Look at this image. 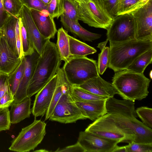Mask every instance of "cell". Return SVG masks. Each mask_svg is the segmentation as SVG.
Masks as SVG:
<instances>
[{
	"instance_id": "6da1fadb",
	"label": "cell",
	"mask_w": 152,
	"mask_h": 152,
	"mask_svg": "<svg viewBox=\"0 0 152 152\" xmlns=\"http://www.w3.org/2000/svg\"><path fill=\"white\" fill-rule=\"evenodd\" d=\"M61 63L56 44L49 40L38 60L28 85L27 97L37 93L56 74Z\"/></svg>"
},
{
	"instance_id": "7a4b0ae2",
	"label": "cell",
	"mask_w": 152,
	"mask_h": 152,
	"mask_svg": "<svg viewBox=\"0 0 152 152\" xmlns=\"http://www.w3.org/2000/svg\"><path fill=\"white\" fill-rule=\"evenodd\" d=\"M112 81L118 94L124 99L135 102L148 96L151 80L143 73H137L124 69L115 72Z\"/></svg>"
},
{
	"instance_id": "3957f363",
	"label": "cell",
	"mask_w": 152,
	"mask_h": 152,
	"mask_svg": "<svg viewBox=\"0 0 152 152\" xmlns=\"http://www.w3.org/2000/svg\"><path fill=\"white\" fill-rule=\"evenodd\" d=\"M108 67L116 72L126 69L142 54L152 48V41L134 39L110 46Z\"/></svg>"
},
{
	"instance_id": "277c9868",
	"label": "cell",
	"mask_w": 152,
	"mask_h": 152,
	"mask_svg": "<svg viewBox=\"0 0 152 152\" xmlns=\"http://www.w3.org/2000/svg\"><path fill=\"white\" fill-rule=\"evenodd\" d=\"M62 68L72 86H78L99 75L96 61L86 56H70Z\"/></svg>"
},
{
	"instance_id": "5b68a950",
	"label": "cell",
	"mask_w": 152,
	"mask_h": 152,
	"mask_svg": "<svg viewBox=\"0 0 152 152\" xmlns=\"http://www.w3.org/2000/svg\"><path fill=\"white\" fill-rule=\"evenodd\" d=\"M78 20L89 26L107 29L113 19L100 0H75Z\"/></svg>"
},
{
	"instance_id": "8992f818",
	"label": "cell",
	"mask_w": 152,
	"mask_h": 152,
	"mask_svg": "<svg viewBox=\"0 0 152 152\" xmlns=\"http://www.w3.org/2000/svg\"><path fill=\"white\" fill-rule=\"evenodd\" d=\"M46 126L44 121L35 119L31 124L22 129L12 140L9 150L18 152L34 150L43 140Z\"/></svg>"
},
{
	"instance_id": "52a82bcc",
	"label": "cell",
	"mask_w": 152,
	"mask_h": 152,
	"mask_svg": "<svg viewBox=\"0 0 152 152\" xmlns=\"http://www.w3.org/2000/svg\"><path fill=\"white\" fill-rule=\"evenodd\" d=\"M107 30L110 46L135 39L136 24L130 13L117 16Z\"/></svg>"
},
{
	"instance_id": "ba28073f",
	"label": "cell",
	"mask_w": 152,
	"mask_h": 152,
	"mask_svg": "<svg viewBox=\"0 0 152 152\" xmlns=\"http://www.w3.org/2000/svg\"><path fill=\"white\" fill-rule=\"evenodd\" d=\"M72 86H69L64 91L49 118V120L66 124L87 119L72 98L70 92Z\"/></svg>"
},
{
	"instance_id": "9c48e42d",
	"label": "cell",
	"mask_w": 152,
	"mask_h": 152,
	"mask_svg": "<svg viewBox=\"0 0 152 152\" xmlns=\"http://www.w3.org/2000/svg\"><path fill=\"white\" fill-rule=\"evenodd\" d=\"M85 131L120 142L129 143L132 141L125 132L115 124L110 114H106L94 121Z\"/></svg>"
},
{
	"instance_id": "30bf717a",
	"label": "cell",
	"mask_w": 152,
	"mask_h": 152,
	"mask_svg": "<svg viewBox=\"0 0 152 152\" xmlns=\"http://www.w3.org/2000/svg\"><path fill=\"white\" fill-rule=\"evenodd\" d=\"M115 124L122 129L134 142L138 143H152V129L136 118L126 117L119 114H110Z\"/></svg>"
},
{
	"instance_id": "8fae6325",
	"label": "cell",
	"mask_w": 152,
	"mask_h": 152,
	"mask_svg": "<svg viewBox=\"0 0 152 152\" xmlns=\"http://www.w3.org/2000/svg\"><path fill=\"white\" fill-rule=\"evenodd\" d=\"M130 13L136 24L135 39L152 41V0Z\"/></svg>"
},
{
	"instance_id": "7c38bea8",
	"label": "cell",
	"mask_w": 152,
	"mask_h": 152,
	"mask_svg": "<svg viewBox=\"0 0 152 152\" xmlns=\"http://www.w3.org/2000/svg\"><path fill=\"white\" fill-rule=\"evenodd\" d=\"M88 152H112L120 142L118 141L108 139L86 132L81 131L77 141Z\"/></svg>"
},
{
	"instance_id": "4fadbf2b",
	"label": "cell",
	"mask_w": 152,
	"mask_h": 152,
	"mask_svg": "<svg viewBox=\"0 0 152 152\" xmlns=\"http://www.w3.org/2000/svg\"><path fill=\"white\" fill-rule=\"evenodd\" d=\"M57 76L56 74L35 96L32 109L35 117L43 116L48 110L56 87Z\"/></svg>"
},
{
	"instance_id": "5bb4252c",
	"label": "cell",
	"mask_w": 152,
	"mask_h": 152,
	"mask_svg": "<svg viewBox=\"0 0 152 152\" xmlns=\"http://www.w3.org/2000/svg\"><path fill=\"white\" fill-rule=\"evenodd\" d=\"M33 44L34 49L41 56L46 44L50 40L45 38L40 33L33 20L29 9L23 5L20 16Z\"/></svg>"
},
{
	"instance_id": "9a60e30c",
	"label": "cell",
	"mask_w": 152,
	"mask_h": 152,
	"mask_svg": "<svg viewBox=\"0 0 152 152\" xmlns=\"http://www.w3.org/2000/svg\"><path fill=\"white\" fill-rule=\"evenodd\" d=\"M40 55L35 50L31 55L25 56L26 65L24 74L15 94L14 103L21 102L27 97V92L29 83L34 72Z\"/></svg>"
},
{
	"instance_id": "2e32d148",
	"label": "cell",
	"mask_w": 152,
	"mask_h": 152,
	"mask_svg": "<svg viewBox=\"0 0 152 152\" xmlns=\"http://www.w3.org/2000/svg\"><path fill=\"white\" fill-rule=\"evenodd\" d=\"M21 61L9 45L3 32L0 43V73L9 75L18 66Z\"/></svg>"
},
{
	"instance_id": "e0dca14e",
	"label": "cell",
	"mask_w": 152,
	"mask_h": 152,
	"mask_svg": "<svg viewBox=\"0 0 152 152\" xmlns=\"http://www.w3.org/2000/svg\"><path fill=\"white\" fill-rule=\"evenodd\" d=\"M30 10L34 22L41 34L46 39L54 38L57 30L53 18L47 10Z\"/></svg>"
},
{
	"instance_id": "ac0fdd59",
	"label": "cell",
	"mask_w": 152,
	"mask_h": 152,
	"mask_svg": "<svg viewBox=\"0 0 152 152\" xmlns=\"http://www.w3.org/2000/svg\"><path fill=\"white\" fill-rule=\"evenodd\" d=\"M77 86L99 96L112 97L118 94L112 84L104 80L99 75Z\"/></svg>"
},
{
	"instance_id": "d6986e66",
	"label": "cell",
	"mask_w": 152,
	"mask_h": 152,
	"mask_svg": "<svg viewBox=\"0 0 152 152\" xmlns=\"http://www.w3.org/2000/svg\"><path fill=\"white\" fill-rule=\"evenodd\" d=\"M134 104V102L129 100H121L113 97H109L105 101L106 114H118L127 117L136 118Z\"/></svg>"
},
{
	"instance_id": "ffe728a7",
	"label": "cell",
	"mask_w": 152,
	"mask_h": 152,
	"mask_svg": "<svg viewBox=\"0 0 152 152\" xmlns=\"http://www.w3.org/2000/svg\"><path fill=\"white\" fill-rule=\"evenodd\" d=\"M105 101L102 100L75 102L87 118L94 121L106 114Z\"/></svg>"
},
{
	"instance_id": "44dd1931",
	"label": "cell",
	"mask_w": 152,
	"mask_h": 152,
	"mask_svg": "<svg viewBox=\"0 0 152 152\" xmlns=\"http://www.w3.org/2000/svg\"><path fill=\"white\" fill-rule=\"evenodd\" d=\"M60 21L67 31L76 35L84 41L92 42L102 36L100 34L88 31L81 26L78 22L70 20L63 15L60 16Z\"/></svg>"
},
{
	"instance_id": "7402d4cb",
	"label": "cell",
	"mask_w": 152,
	"mask_h": 152,
	"mask_svg": "<svg viewBox=\"0 0 152 152\" xmlns=\"http://www.w3.org/2000/svg\"><path fill=\"white\" fill-rule=\"evenodd\" d=\"M56 74L57 76V84L50 104L45 114V121L49 119L52 115L55 107L65 89L72 86L68 81L62 68L59 67Z\"/></svg>"
},
{
	"instance_id": "603a6c76",
	"label": "cell",
	"mask_w": 152,
	"mask_h": 152,
	"mask_svg": "<svg viewBox=\"0 0 152 152\" xmlns=\"http://www.w3.org/2000/svg\"><path fill=\"white\" fill-rule=\"evenodd\" d=\"M31 99L27 97L21 102L11 104L10 116L11 124H17L30 116Z\"/></svg>"
},
{
	"instance_id": "cb8c5ba5",
	"label": "cell",
	"mask_w": 152,
	"mask_h": 152,
	"mask_svg": "<svg viewBox=\"0 0 152 152\" xmlns=\"http://www.w3.org/2000/svg\"><path fill=\"white\" fill-rule=\"evenodd\" d=\"M68 38L71 56H84L97 51L94 48L69 35Z\"/></svg>"
},
{
	"instance_id": "d4e9b609",
	"label": "cell",
	"mask_w": 152,
	"mask_h": 152,
	"mask_svg": "<svg viewBox=\"0 0 152 152\" xmlns=\"http://www.w3.org/2000/svg\"><path fill=\"white\" fill-rule=\"evenodd\" d=\"M19 18L10 16L1 28L5 35L9 45L18 57L16 46L15 27Z\"/></svg>"
},
{
	"instance_id": "484cf974",
	"label": "cell",
	"mask_w": 152,
	"mask_h": 152,
	"mask_svg": "<svg viewBox=\"0 0 152 152\" xmlns=\"http://www.w3.org/2000/svg\"><path fill=\"white\" fill-rule=\"evenodd\" d=\"M56 45L61 61H66L71 56L67 31L62 27L57 31Z\"/></svg>"
},
{
	"instance_id": "4316f807",
	"label": "cell",
	"mask_w": 152,
	"mask_h": 152,
	"mask_svg": "<svg viewBox=\"0 0 152 152\" xmlns=\"http://www.w3.org/2000/svg\"><path fill=\"white\" fill-rule=\"evenodd\" d=\"M152 61V48L141 54L125 69L137 73H142Z\"/></svg>"
},
{
	"instance_id": "83f0119b",
	"label": "cell",
	"mask_w": 152,
	"mask_h": 152,
	"mask_svg": "<svg viewBox=\"0 0 152 152\" xmlns=\"http://www.w3.org/2000/svg\"><path fill=\"white\" fill-rule=\"evenodd\" d=\"M19 19L20 42V54L19 58L21 59L23 57L32 54L35 49L32 41L20 17Z\"/></svg>"
},
{
	"instance_id": "f1b7e54d",
	"label": "cell",
	"mask_w": 152,
	"mask_h": 152,
	"mask_svg": "<svg viewBox=\"0 0 152 152\" xmlns=\"http://www.w3.org/2000/svg\"><path fill=\"white\" fill-rule=\"evenodd\" d=\"M25 57L15 70L8 75V81L10 91L14 96L23 76L25 68Z\"/></svg>"
},
{
	"instance_id": "f546056e",
	"label": "cell",
	"mask_w": 152,
	"mask_h": 152,
	"mask_svg": "<svg viewBox=\"0 0 152 152\" xmlns=\"http://www.w3.org/2000/svg\"><path fill=\"white\" fill-rule=\"evenodd\" d=\"M70 92L72 98L75 102L106 100L109 97L96 95L75 86H71Z\"/></svg>"
},
{
	"instance_id": "4dcf8cb0",
	"label": "cell",
	"mask_w": 152,
	"mask_h": 152,
	"mask_svg": "<svg viewBox=\"0 0 152 152\" xmlns=\"http://www.w3.org/2000/svg\"><path fill=\"white\" fill-rule=\"evenodd\" d=\"M144 4L142 0H119L118 15L131 13Z\"/></svg>"
},
{
	"instance_id": "1f68e13d",
	"label": "cell",
	"mask_w": 152,
	"mask_h": 152,
	"mask_svg": "<svg viewBox=\"0 0 152 152\" xmlns=\"http://www.w3.org/2000/svg\"><path fill=\"white\" fill-rule=\"evenodd\" d=\"M4 9L9 16H20L23 4L20 0H3Z\"/></svg>"
},
{
	"instance_id": "d6a6232c",
	"label": "cell",
	"mask_w": 152,
	"mask_h": 152,
	"mask_svg": "<svg viewBox=\"0 0 152 152\" xmlns=\"http://www.w3.org/2000/svg\"><path fill=\"white\" fill-rule=\"evenodd\" d=\"M64 9L62 15L72 20L78 22L75 0H63Z\"/></svg>"
},
{
	"instance_id": "836d02e7",
	"label": "cell",
	"mask_w": 152,
	"mask_h": 152,
	"mask_svg": "<svg viewBox=\"0 0 152 152\" xmlns=\"http://www.w3.org/2000/svg\"><path fill=\"white\" fill-rule=\"evenodd\" d=\"M101 51L98 55L97 65L99 73L102 75L108 67L110 48L105 47Z\"/></svg>"
},
{
	"instance_id": "e575fe53",
	"label": "cell",
	"mask_w": 152,
	"mask_h": 152,
	"mask_svg": "<svg viewBox=\"0 0 152 152\" xmlns=\"http://www.w3.org/2000/svg\"><path fill=\"white\" fill-rule=\"evenodd\" d=\"M135 112L143 123L152 129V109L147 107H141L137 108Z\"/></svg>"
},
{
	"instance_id": "d590c367",
	"label": "cell",
	"mask_w": 152,
	"mask_h": 152,
	"mask_svg": "<svg viewBox=\"0 0 152 152\" xmlns=\"http://www.w3.org/2000/svg\"><path fill=\"white\" fill-rule=\"evenodd\" d=\"M63 0H51L48 5L47 11L53 18L58 19L63 12Z\"/></svg>"
},
{
	"instance_id": "8d00e7d4",
	"label": "cell",
	"mask_w": 152,
	"mask_h": 152,
	"mask_svg": "<svg viewBox=\"0 0 152 152\" xmlns=\"http://www.w3.org/2000/svg\"><path fill=\"white\" fill-rule=\"evenodd\" d=\"M125 145L127 152H152V143H136L133 141Z\"/></svg>"
},
{
	"instance_id": "74e56055",
	"label": "cell",
	"mask_w": 152,
	"mask_h": 152,
	"mask_svg": "<svg viewBox=\"0 0 152 152\" xmlns=\"http://www.w3.org/2000/svg\"><path fill=\"white\" fill-rule=\"evenodd\" d=\"M11 124L9 107H0V132L9 130Z\"/></svg>"
},
{
	"instance_id": "f35d334b",
	"label": "cell",
	"mask_w": 152,
	"mask_h": 152,
	"mask_svg": "<svg viewBox=\"0 0 152 152\" xmlns=\"http://www.w3.org/2000/svg\"><path fill=\"white\" fill-rule=\"evenodd\" d=\"M105 10L113 19L118 15L119 0H100Z\"/></svg>"
},
{
	"instance_id": "ab89813d",
	"label": "cell",
	"mask_w": 152,
	"mask_h": 152,
	"mask_svg": "<svg viewBox=\"0 0 152 152\" xmlns=\"http://www.w3.org/2000/svg\"><path fill=\"white\" fill-rule=\"evenodd\" d=\"M23 5L29 9L39 11L47 10L48 5L44 4L41 0H20Z\"/></svg>"
},
{
	"instance_id": "60d3db41",
	"label": "cell",
	"mask_w": 152,
	"mask_h": 152,
	"mask_svg": "<svg viewBox=\"0 0 152 152\" xmlns=\"http://www.w3.org/2000/svg\"><path fill=\"white\" fill-rule=\"evenodd\" d=\"M8 78V75L0 73V99L6 92H11L9 85Z\"/></svg>"
},
{
	"instance_id": "b9f144b4",
	"label": "cell",
	"mask_w": 152,
	"mask_h": 152,
	"mask_svg": "<svg viewBox=\"0 0 152 152\" xmlns=\"http://www.w3.org/2000/svg\"><path fill=\"white\" fill-rule=\"evenodd\" d=\"M14 101V96L11 92L5 93L0 99V107L10 106Z\"/></svg>"
},
{
	"instance_id": "7bdbcfd3",
	"label": "cell",
	"mask_w": 152,
	"mask_h": 152,
	"mask_svg": "<svg viewBox=\"0 0 152 152\" xmlns=\"http://www.w3.org/2000/svg\"><path fill=\"white\" fill-rule=\"evenodd\" d=\"M55 152H86V151L80 144L77 142L74 145L69 146L62 148H59Z\"/></svg>"
},
{
	"instance_id": "ee69618b",
	"label": "cell",
	"mask_w": 152,
	"mask_h": 152,
	"mask_svg": "<svg viewBox=\"0 0 152 152\" xmlns=\"http://www.w3.org/2000/svg\"><path fill=\"white\" fill-rule=\"evenodd\" d=\"M9 16L4 9L3 0H0V28H2Z\"/></svg>"
},
{
	"instance_id": "f6af8a7d",
	"label": "cell",
	"mask_w": 152,
	"mask_h": 152,
	"mask_svg": "<svg viewBox=\"0 0 152 152\" xmlns=\"http://www.w3.org/2000/svg\"><path fill=\"white\" fill-rule=\"evenodd\" d=\"M19 18L17 21L16 24L15 33L16 46L19 57V58L20 54V35Z\"/></svg>"
},
{
	"instance_id": "bcb514c9",
	"label": "cell",
	"mask_w": 152,
	"mask_h": 152,
	"mask_svg": "<svg viewBox=\"0 0 152 152\" xmlns=\"http://www.w3.org/2000/svg\"><path fill=\"white\" fill-rule=\"evenodd\" d=\"M112 152H127L125 146H119L117 145L113 149Z\"/></svg>"
},
{
	"instance_id": "7dc6e473",
	"label": "cell",
	"mask_w": 152,
	"mask_h": 152,
	"mask_svg": "<svg viewBox=\"0 0 152 152\" xmlns=\"http://www.w3.org/2000/svg\"><path fill=\"white\" fill-rule=\"evenodd\" d=\"M108 41V39H107L105 41L99 43L97 47L100 48L101 50H102L105 47Z\"/></svg>"
},
{
	"instance_id": "c3c4849f",
	"label": "cell",
	"mask_w": 152,
	"mask_h": 152,
	"mask_svg": "<svg viewBox=\"0 0 152 152\" xmlns=\"http://www.w3.org/2000/svg\"><path fill=\"white\" fill-rule=\"evenodd\" d=\"M41 1L45 5H48L51 0H41Z\"/></svg>"
},
{
	"instance_id": "681fc988",
	"label": "cell",
	"mask_w": 152,
	"mask_h": 152,
	"mask_svg": "<svg viewBox=\"0 0 152 152\" xmlns=\"http://www.w3.org/2000/svg\"><path fill=\"white\" fill-rule=\"evenodd\" d=\"M3 30L1 28H0V43L1 40V38L3 36Z\"/></svg>"
},
{
	"instance_id": "f907efd6",
	"label": "cell",
	"mask_w": 152,
	"mask_h": 152,
	"mask_svg": "<svg viewBox=\"0 0 152 152\" xmlns=\"http://www.w3.org/2000/svg\"><path fill=\"white\" fill-rule=\"evenodd\" d=\"M38 151V152H48L49 151L45 149H40L37 151Z\"/></svg>"
},
{
	"instance_id": "816d5d0a",
	"label": "cell",
	"mask_w": 152,
	"mask_h": 152,
	"mask_svg": "<svg viewBox=\"0 0 152 152\" xmlns=\"http://www.w3.org/2000/svg\"><path fill=\"white\" fill-rule=\"evenodd\" d=\"M149 0H142L144 3L145 4Z\"/></svg>"
}]
</instances>
